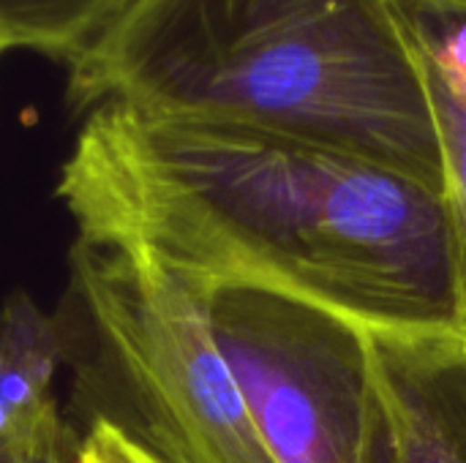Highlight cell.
<instances>
[{
  "instance_id": "cell-4",
  "label": "cell",
  "mask_w": 466,
  "mask_h": 463,
  "mask_svg": "<svg viewBox=\"0 0 466 463\" xmlns=\"http://www.w3.org/2000/svg\"><path fill=\"white\" fill-rule=\"evenodd\" d=\"M213 338L279 463H360L371 360L363 325L254 284L210 289Z\"/></svg>"
},
{
  "instance_id": "cell-9",
  "label": "cell",
  "mask_w": 466,
  "mask_h": 463,
  "mask_svg": "<svg viewBox=\"0 0 466 463\" xmlns=\"http://www.w3.org/2000/svg\"><path fill=\"white\" fill-rule=\"evenodd\" d=\"M82 437L63 420L57 404L27 431L0 439V463H76Z\"/></svg>"
},
{
  "instance_id": "cell-10",
  "label": "cell",
  "mask_w": 466,
  "mask_h": 463,
  "mask_svg": "<svg viewBox=\"0 0 466 463\" xmlns=\"http://www.w3.org/2000/svg\"><path fill=\"white\" fill-rule=\"evenodd\" d=\"M76 463H164L147 445L109 418H93Z\"/></svg>"
},
{
  "instance_id": "cell-12",
  "label": "cell",
  "mask_w": 466,
  "mask_h": 463,
  "mask_svg": "<svg viewBox=\"0 0 466 463\" xmlns=\"http://www.w3.org/2000/svg\"><path fill=\"white\" fill-rule=\"evenodd\" d=\"M3 55H5V52H3V46H0V57H3Z\"/></svg>"
},
{
  "instance_id": "cell-6",
  "label": "cell",
  "mask_w": 466,
  "mask_h": 463,
  "mask_svg": "<svg viewBox=\"0 0 466 463\" xmlns=\"http://www.w3.org/2000/svg\"><path fill=\"white\" fill-rule=\"evenodd\" d=\"M429 98L442 158V196L451 213L461 319L466 327V11L431 0H399Z\"/></svg>"
},
{
  "instance_id": "cell-8",
  "label": "cell",
  "mask_w": 466,
  "mask_h": 463,
  "mask_svg": "<svg viewBox=\"0 0 466 463\" xmlns=\"http://www.w3.org/2000/svg\"><path fill=\"white\" fill-rule=\"evenodd\" d=\"M128 0H0L3 52L25 49L71 63Z\"/></svg>"
},
{
  "instance_id": "cell-7",
  "label": "cell",
  "mask_w": 466,
  "mask_h": 463,
  "mask_svg": "<svg viewBox=\"0 0 466 463\" xmlns=\"http://www.w3.org/2000/svg\"><path fill=\"white\" fill-rule=\"evenodd\" d=\"M71 352V330L16 289L0 308V439L33 428L57 401L52 379Z\"/></svg>"
},
{
  "instance_id": "cell-3",
  "label": "cell",
  "mask_w": 466,
  "mask_h": 463,
  "mask_svg": "<svg viewBox=\"0 0 466 463\" xmlns=\"http://www.w3.org/2000/svg\"><path fill=\"white\" fill-rule=\"evenodd\" d=\"M71 287L117 426L164 463H279L213 338L205 284L147 251L76 240Z\"/></svg>"
},
{
  "instance_id": "cell-2",
  "label": "cell",
  "mask_w": 466,
  "mask_h": 463,
  "mask_svg": "<svg viewBox=\"0 0 466 463\" xmlns=\"http://www.w3.org/2000/svg\"><path fill=\"white\" fill-rule=\"evenodd\" d=\"M66 68L68 112L120 104L355 153L442 191L399 0H128Z\"/></svg>"
},
{
  "instance_id": "cell-11",
  "label": "cell",
  "mask_w": 466,
  "mask_h": 463,
  "mask_svg": "<svg viewBox=\"0 0 466 463\" xmlns=\"http://www.w3.org/2000/svg\"><path fill=\"white\" fill-rule=\"evenodd\" d=\"M431 3H440V5H448V8H459V11H466V0H431Z\"/></svg>"
},
{
  "instance_id": "cell-5",
  "label": "cell",
  "mask_w": 466,
  "mask_h": 463,
  "mask_svg": "<svg viewBox=\"0 0 466 463\" xmlns=\"http://www.w3.org/2000/svg\"><path fill=\"white\" fill-rule=\"evenodd\" d=\"M360 463H466V330H369Z\"/></svg>"
},
{
  "instance_id": "cell-1",
  "label": "cell",
  "mask_w": 466,
  "mask_h": 463,
  "mask_svg": "<svg viewBox=\"0 0 466 463\" xmlns=\"http://www.w3.org/2000/svg\"><path fill=\"white\" fill-rule=\"evenodd\" d=\"M55 194L76 240L147 251L208 289L268 287L369 330H466L442 191L355 153L104 104Z\"/></svg>"
}]
</instances>
